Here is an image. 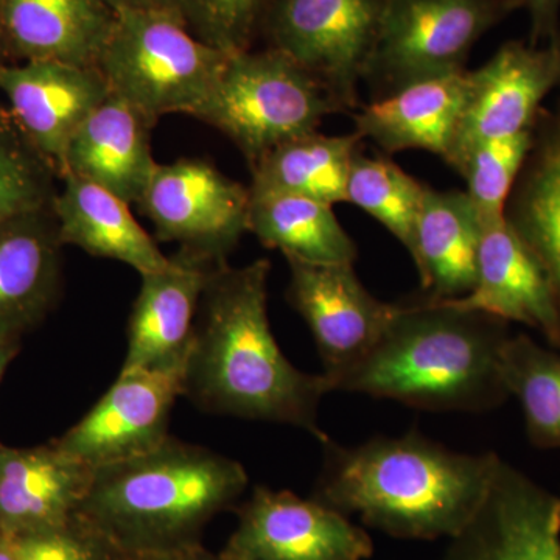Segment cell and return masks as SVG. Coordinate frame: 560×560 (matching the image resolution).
<instances>
[{"label": "cell", "instance_id": "1", "mask_svg": "<svg viewBox=\"0 0 560 560\" xmlns=\"http://www.w3.org/2000/svg\"><path fill=\"white\" fill-rule=\"evenodd\" d=\"M271 264H221L202 291L184 363L183 396L200 410L282 423L323 442L318 411L326 375L300 371L280 350L268 319Z\"/></svg>", "mask_w": 560, "mask_h": 560}, {"label": "cell", "instance_id": "2", "mask_svg": "<svg viewBox=\"0 0 560 560\" xmlns=\"http://www.w3.org/2000/svg\"><path fill=\"white\" fill-rule=\"evenodd\" d=\"M315 497L396 539H452L488 495L500 456L470 455L410 431L359 445L326 438Z\"/></svg>", "mask_w": 560, "mask_h": 560}, {"label": "cell", "instance_id": "3", "mask_svg": "<svg viewBox=\"0 0 560 560\" xmlns=\"http://www.w3.org/2000/svg\"><path fill=\"white\" fill-rule=\"evenodd\" d=\"M508 323L419 298L399 312L374 349L335 383L433 412H485L510 397L501 377Z\"/></svg>", "mask_w": 560, "mask_h": 560}, {"label": "cell", "instance_id": "4", "mask_svg": "<svg viewBox=\"0 0 560 560\" xmlns=\"http://www.w3.org/2000/svg\"><path fill=\"white\" fill-rule=\"evenodd\" d=\"M248 482L238 460L168 436L154 451L94 469L77 517L121 552L190 551Z\"/></svg>", "mask_w": 560, "mask_h": 560}, {"label": "cell", "instance_id": "5", "mask_svg": "<svg viewBox=\"0 0 560 560\" xmlns=\"http://www.w3.org/2000/svg\"><path fill=\"white\" fill-rule=\"evenodd\" d=\"M230 57L164 11L127 10L116 13L97 68L109 91L154 125L167 114L191 116L200 108Z\"/></svg>", "mask_w": 560, "mask_h": 560}, {"label": "cell", "instance_id": "6", "mask_svg": "<svg viewBox=\"0 0 560 560\" xmlns=\"http://www.w3.org/2000/svg\"><path fill=\"white\" fill-rule=\"evenodd\" d=\"M345 113L315 77L278 49L231 55L209 97L191 114L226 135L249 167L291 139Z\"/></svg>", "mask_w": 560, "mask_h": 560}, {"label": "cell", "instance_id": "7", "mask_svg": "<svg viewBox=\"0 0 560 560\" xmlns=\"http://www.w3.org/2000/svg\"><path fill=\"white\" fill-rule=\"evenodd\" d=\"M523 0H383L363 81L374 101L466 70L471 49Z\"/></svg>", "mask_w": 560, "mask_h": 560}, {"label": "cell", "instance_id": "8", "mask_svg": "<svg viewBox=\"0 0 560 560\" xmlns=\"http://www.w3.org/2000/svg\"><path fill=\"white\" fill-rule=\"evenodd\" d=\"M383 0H271L264 27L283 51L323 84L345 110L359 108Z\"/></svg>", "mask_w": 560, "mask_h": 560}, {"label": "cell", "instance_id": "9", "mask_svg": "<svg viewBox=\"0 0 560 560\" xmlns=\"http://www.w3.org/2000/svg\"><path fill=\"white\" fill-rule=\"evenodd\" d=\"M161 242L223 264L248 232L249 187L202 160L158 164L138 202Z\"/></svg>", "mask_w": 560, "mask_h": 560}, {"label": "cell", "instance_id": "10", "mask_svg": "<svg viewBox=\"0 0 560 560\" xmlns=\"http://www.w3.org/2000/svg\"><path fill=\"white\" fill-rule=\"evenodd\" d=\"M287 301L316 342L331 390L382 340L400 304L372 296L353 265H308L289 261Z\"/></svg>", "mask_w": 560, "mask_h": 560}, {"label": "cell", "instance_id": "11", "mask_svg": "<svg viewBox=\"0 0 560 560\" xmlns=\"http://www.w3.org/2000/svg\"><path fill=\"white\" fill-rule=\"evenodd\" d=\"M184 363L120 371L108 393L54 444L92 469L160 447L171 436L172 410L183 396Z\"/></svg>", "mask_w": 560, "mask_h": 560}, {"label": "cell", "instance_id": "12", "mask_svg": "<svg viewBox=\"0 0 560 560\" xmlns=\"http://www.w3.org/2000/svg\"><path fill=\"white\" fill-rule=\"evenodd\" d=\"M370 534L320 501L257 486L238 511L226 560H368Z\"/></svg>", "mask_w": 560, "mask_h": 560}, {"label": "cell", "instance_id": "13", "mask_svg": "<svg viewBox=\"0 0 560 560\" xmlns=\"http://www.w3.org/2000/svg\"><path fill=\"white\" fill-rule=\"evenodd\" d=\"M466 106L447 164L475 143L530 130L541 103L560 86V38L541 46L508 40L481 68L471 70Z\"/></svg>", "mask_w": 560, "mask_h": 560}, {"label": "cell", "instance_id": "14", "mask_svg": "<svg viewBox=\"0 0 560 560\" xmlns=\"http://www.w3.org/2000/svg\"><path fill=\"white\" fill-rule=\"evenodd\" d=\"M440 560H560V497L500 459L480 510Z\"/></svg>", "mask_w": 560, "mask_h": 560}, {"label": "cell", "instance_id": "15", "mask_svg": "<svg viewBox=\"0 0 560 560\" xmlns=\"http://www.w3.org/2000/svg\"><path fill=\"white\" fill-rule=\"evenodd\" d=\"M0 92L11 119L58 176L70 140L110 94L101 69L60 61L2 66Z\"/></svg>", "mask_w": 560, "mask_h": 560}, {"label": "cell", "instance_id": "16", "mask_svg": "<svg viewBox=\"0 0 560 560\" xmlns=\"http://www.w3.org/2000/svg\"><path fill=\"white\" fill-rule=\"evenodd\" d=\"M442 302L525 324L560 350V319L550 282L506 217L481 224L474 289Z\"/></svg>", "mask_w": 560, "mask_h": 560}, {"label": "cell", "instance_id": "17", "mask_svg": "<svg viewBox=\"0 0 560 560\" xmlns=\"http://www.w3.org/2000/svg\"><path fill=\"white\" fill-rule=\"evenodd\" d=\"M168 260L165 270L142 276L128 320V350L121 371L175 366L186 361L202 291L221 264L186 249H178Z\"/></svg>", "mask_w": 560, "mask_h": 560}, {"label": "cell", "instance_id": "18", "mask_svg": "<svg viewBox=\"0 0 560 560\" xmlns=\"http://www.w3.org/2000/svg\"><path fill=\"white\" fill-rule=\"evenodd\" d=\"M94 469L50 445H0V530L13 534L61 528L75 518Z\"/></svg>", "mask_w": 560, "mask_h": 560}, {"label": "cell", "instance_id": "19", "mask_svg": "<svg viewBox=\"0 0 560 560\" xmlns=\"http://www.w3.org/2000/svg\"><path fill=\"white\" fill-rule=\"evenodd\" d=\"M116 13L103 0H0L10 62L60 61L97 68Z\"/></svg>", "mask_w": 560, "mask_h": 560}, {"label": "cell", "instance_id": "20", "mask_svg": "<svg viewBox=\"0 0 560 560\" xmlns=\"http://www.w3.org/2000/svg\"><path fill=\"white\" fill-rule=\"evenodd\" d=\"M151 128L147 117L110 92L70 140L60 178L79 176L138 205L158 167Z\"/></svg>", "mask_w": 560, "mask_h": 560}, {"label": "cell", "instance_id": "21", "mask_svg": "<svg viewBox=\"0 0 560 560\" xmlns=\"http://www.w3.org/2000/svg\"><path fill=\"white\" fill-rule=\"evenodd\" d=\"M62 246L51 206L0 224V334L24 337L54 307Z\"/></svg>", "mask_w": 560, "mask_h": 560}, {"label": "cell", "instance_id": "22", "mask_svg": "<svg viewBox=\"0 0 560 560\" xmlns=\"http://www.w3.org/2000/svg\"><path fill=\"white\" fill-rule=\"evenodd\" d=\"M469 70L419 81L355 114V132L386 153L423 150L447 161L469 91Z\"/></svg>", "mask_w": 560, "mask_h": 560}, {"label": "cell", "instance_id": "23", "mask_svg": "<svg viewBox=\"0 0 560 560\" xmlns=\"http://www.w3.org/2000/svg\"><path fill=\"white\" fill-rule=\"evenodd\" d=\"M54 209L62 245L130 265L140 276L165 270L168 257L132 217L130 205L98 184L61 176Z\"/></svg>", "mask_w": 560, "mask_h": 560}, {"label": "cell", "instance_id": "24", "mask_svg": "<svg viewBox=\"0 0 560 560\" xmlns=\"http://www.w3.org/2000/svg\"><path fill=\"white\" fill-rule=\"evenodd\" d=\"M480 232V219L466 191L427 187L410 250L422 298L456 300L474 289Z\"/></svg>", "mask_w": 560, "mask_h": 560}, {"label": "cell", "instance_id": "25", "mask_svg": "<svg viewBox=\"0 0 560 560\" xmlns=\"http://www.w3.org/2000/svg\"><path fill=\"white\" fill-rule=\"evenodd\" d=\"M506 220L547 275L560 319V97L555 108L539 110Z\"/></svg>", "mask_w": 560, "mask_h": 560}, {"label": "cell", "instance_id": "26", "mask_svg": "<svg viewBox=\"0 0 560 560\" xmlns=\"http://www.w3.org/2000/svg\"><path fill=\"white\" fill-rule=\"evenodd\" d=\"M248 232L289 261L353 265L357 245L334 206L282 194H250Z\"/></svg>", "mask_w": 560, "mask_h": 560}, {"label": "cell", "instance_id": "27", "mask_svg": "<svg viewBox=\"0 0 560 560\" xmlns=\"http://www.w3.org/2000/svg\"><path fill=\"white\" fill-rule=\"evenodd\" d=\"M361 136H326L318 131L291 139L250 167V194H282L335 206L346 202L350 165Z\"/></svg>", "mask_w": 560, "mask_h": 560}, {"label": "cell", "instance_id": "28", "mask_svg": "<svg viewBox=\"0 0 560 560\" xmlns=\"http://www.w3.org/2000/svg\"><path fill=\"white\" fill-rule=\"evenodd\" d=\"M501 377L521 404L528 440L539 448H559L560 350L528 335H510L501 350Z\"/></svg>", "mask_w": 560, "mask_h": 560}, {"label": "cell", "instance_id": "29", "mask_svg": "<svg viewBox=\"0 0 560 560\" xmlns=\"http://www.w3.org/2000/svg\"><path fill=\"white\" fill-rule=\"evenodd\" d=\"M427 187L394 162L360 149L350 165L346 202L370 213L410 253Z\"/></svg>", "mask_w": 560, "mask_h": 560}, {"label": "cell", "instance_id": "30", "mask_svg": "<svg viewBox=\"0 0 560 560\" xmlns=\"http://www.w3.org/2000/svg\"><path fill=\"white\" fill-rule=\"evenodd\" d=\"M533 138L534 127L521 135L482 140L452 165L466 179V194L481 224L506 217L508 200L528 158Z\"/></svg>", "mask_w": 560, "mask_h": 560}, {"label": "cell", "instance_id": "31", "mask_svg": "<svg viewBox=\"0 0 560 560\" xmlns=\"http://www.w3.org/2000/svg\"><path fill=\"white\" fill-rule=\"evenodd\" d=\"M57 168L0 109V224L50 208L57 197Z\"/></svg>", "mask_w": 560, "mask_h": 560}, {"label": "cell", "instance_id": "32", "mask_svg": "<svg viewBox=\"0 0 560 560\" xmlns=\"http://www.w3.org/2000/svg\"><path fill=\"white\" fill-rule=\"evenodd\" d=\"M271 0H154L201 43L226 55L250 50Z\"/></svg>", "mask_w": 560, "mask_h": 560}, {"label": "cell", "instance_id": "33", "mask_svg": "<svg viewBox=\"0 0 560 560\" xmlns=\"http://www.w3.org/2000/svg\"><path fill=\"white\" fill-rule=\"evenodd\" d=\"M9 539L18 560H120L124 555L77 515L61 528L13 534Z\"/></svg>", "mask_w": 560, "mask_h": 560}, {"label": "cell", "instance_id": "34", "mask_svg": "<svg viewBox=\"0 0 560 560\" xmlns=\"http://www.w3.org/2000/svg\"><path fill=\"white\" fill-rule=\"evenodd\" d=\"M529 14L530 46L560 38V0H523Z\"/></svg>", "mask_w": 560, "mask_h": 560}, {"label": "cell", "instance_id": "35", "mask_svg": "<svg viewBox=\"0 0 560 560\" xmlns=\"http://www.w3.org/2000/svg\"><path fill=\"white\" fill-rule=\"evenodd\" d=\"M120 560H200V551L195 548V550L180 552H124Z\"/></svg>", "mask_w": 560, "mask_h": 560}, {"label": "cell", "instance_id": "36", "mask_svg": "<svg viewBox=\"0 0 560 560\" xmlns=\"http://www.w3.org/2000/svg\"><path fill=\"white\" fill-rule=\"evenodd\" d=\"M21 335L0 334V381L3 372L21 350Z\"/></svg>", "mask_w": 560, "mask_h": 560}, {"label": "cell", "instance_id": "37", "mask_svg": "<svg viewBox=\"0 0 560 560\" xmlns=\"http://www.w3.org/2000/svg\"><path fill=\"white\" fill-rule=\"evenodd\" d=\"M114 13L127 10L153 9L154 0H103Z\"/></svg>", "mask_w": 560, "mask_h": 560}, {"label": "cell", "instance_id": "38", "mask_svg": "<svg viewBox=\"0 0 560 560\" xmlns=\"http://www.w3.org/2000/svg\"><path fill=\"white\" fill-rule=\"evenodd\" d=\"M0 560H18L11 548L9 536L0 530Z\"/></svg>", "mask_w": 560, "mask_h": 560}, {"label": "cell", "instance_id": "39", "mask_svg": "<svg viewBox=\"0 0 560 560\" xmlns=\"http://www.w3.org/2000/svg\"><path fill=\"white\" fill-rule=\"evenodd\" d=\"M9 55H7L5 44H3L2 33H0V68L9 65Z\"/></svg>", "mask_w": 560, "mask_h": 560}, {"label": "cell", "instance_id": "40", "mask_svg": "<svg viewBox=\"0 0 560 560\" xmlns=\"http://www.w3.org/2000/svg\"><path fill=\"white\" fill-rule=\"evenodd\" d=\"M200 560H215V559H209V558H206V556H202L201 552H200ZM217 560H226V559H217Z\"/></svg>", "mask_w": 560, "mask_h": 560}]
</instances>
